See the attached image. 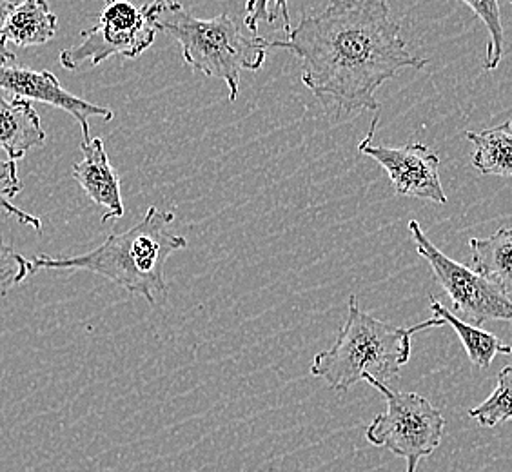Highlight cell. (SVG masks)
I'll return each mask as SVG.
<instances>
[{
  "label": "cell",
  "instance_id": "obj_1",
  "mask_svg": "<svg viewBox=\"0 0 512 472\" xmlns=\"http://www.w3.org/2000/svg\"><path fill=\"white\" fill-rule=\"evenodd\" d=\"M300 60L302 82L336 118L380 109L376 91L402 69H422L385 0H329L300 20L286 40L269 42Z\"/></svg>",
  "mask_w": 512,
  "mask_h": 472
},
{
  "label": "cell",
  "instance_id": "obj_2",
  "mask_svg": "<svg viewBox=\"0 0 512 472\" xmlns=\"http://www.w3.org/2000/svg\"><path fill=\"white\" fill-rule=\"evenodd\" d=\"M175 215L151 206L137 226L126 233L111 235L102 246L86 255L51 258L37 255L31 264L39 269H79L108 278L109 282L126 289L129 295L146 298L155 305V295L168 291L164 267L175 251L186 249L188 240L173 235L169 226Z\"/></svg>",
  "mask_w": 512,
  "mask_h": 472
},
{
  "label": "cell",
  "instance_id": "obj_3",
  "mask_svg": "<svg viewBox=\"0 0 512 472\" xmlns=\"http://www.w3.org/2000/svg\"><path fill=\"white\" fill-rule=\"evenodd\" d=\"M445 322L433 316L411 327H394L360 309L349 296V311L335 345L315 356L311 374L335 391H349L358 382L389 385L411 358V338Z\"/></svg>",
  "mask_w": 512,
  "mask_h": 472
},
{
  "label": "cell",
  "instance_id": "obj_4",
  "mask_svg": "<svg viewBox=\"0 0 512 472\" xmlns=\"http://www.w3.org/2000/svg\"><path fill=\"white\" fill-rule=\"evenodd\" d=\"M155 28L177 40L189 66L209 79L224 80L229 100L235 102L242 71H258L266 62L269 40L246 35L242 24L222 13L215 19H197L175 0H149Z\"/></svg>",
  "mask_w": 512,
  "mask_h": 472
},
{
  "label": "cell",
  "instance_id": "obj_5",
  "mask_svg": "<svg viewBox=\"0 0 512 472\" xmlns=\"http://www.w3.org/2000/svg\"><path fill=\"white\" fill-rule=\"evenodd\" d=\"M373 387L384 394L387 411L369 423L365 438L375 447H385L404 458L405 472H416L420 460L431 456L442 443L444 414L422 394L396 393L384 384Z\"/></svg>",
  "mask_w": 512,
  "mask_h": 472
},
{
  "label": "cell",
  "instance_id": "obj_6",
  "mask_svg": "<svg viewBox=\"0 0 512 472\" xmlns=\"http://www.w3.org/2000/svg\"><path fill=\"white\" fill-rule=\"evenodd\" d=\"M80 37L79 46L60 53V64L66 69L99 66L115 55L137 59L157 39L151 4L148 0L138 8L128 0H113L100 13L99 22Z\"/></svg>",
  "mask_w": 512,
  "mask_h": 472
},
{
  "label": "cell",
  "instance_id": "obj_7",
  "mask_svg": "<svg viewBox=\"0 0 512 472\" xmlns=\"http://www.w3.org/2000/svg\"><path fill=\"white\" fill-rule=\"evenodd\" d=\"M409 231L418 255L433 269L438 284L451 298L454 313L460 320L474 327H482L487 320L512 322V302L498 287L471 267L462 266L444 255L427 238L416 220L409 222Z\"/></svg>",
  "mask_w": 512,
  "mask_h": 472
},
{
  "label": "cell",
  "instance_id": "obj_8",
  "mask_svg": "<svg viewBox=\"0 0 512 472\" xmlns=\"http://www.w3.org/2000/svg\"><path fill=\"white\" fill-rule=\"evenodd\" d=\"M378 117L358 146V153L378 162L393 184L396 195L420 198L436 204H445L444 187L440 180V157L424 144H405L402 148L373 146Z\"/></svg>",
  "mask_w": 512,
  "mask_h": 472
},
{
  "label": "cell",
  "instance_id": "obj_9",
  "mask_svg": "<svg viewBox=\"0 0 512 472\" xmlns=\"http://www.w3.org/2000/svg\"><path fill=\"white\" fill-rule=\"evenodd\" d=\"M0 89L11 99L37 100L62 109L75 118L82 128L84 142H89V118L100 117L106 122L113 120L111 108L95 106L88 100L79 99L60 86L59 79L51 71H33L22 66H0Z\"/></svg>",
  "mask_w": 512,
  "mask_h": 472
},
{
  "label": "cell",
  "instance_id": "obj_10",
  "mask_svg": "<svg viewBox=\"0 0 512 472\" xmlns=\"http://www.w3.org/2000/svg\"><path fill=\"white\" fill-rule=\"evenodd\" d=\"M80 149L84 158L73 166V178L79 182L84 193L104 209L102 222L124 217L120 178L109 162L102 138L82 142Z\"/></svg>",
  "mask_w": 512,
  "mask_h": 472
},
{
  "label": "cell",
  "instance_id": "obj_11",
  "mask_svg": "<svg viewBox=\"0 0 512 472\" xmlns=\"http://www.w3.org/2000/svg\"><path fill=\"white\" fill-rule=\"evenodd\" d=\"M46 144V131L30 100L8 99L0 93V151L10 160L26 157L30 149Z\"/></svg>",
  "mask_w": 512,
  "mask_h": 472
},
{
  "label": "cell",
  "instance_id": "obj_12",
  "mask_svg": "<svg viewBox=\"0 0 512 472\" xmlns=\"http://www.w3.org/2000/svg\"><path fill=\"white\" fill-rule=\"evenodd\" d=\"M469 247L474 271L512 302V227H502L489 238H471Z\"/></svg>",
  "mask_w": 512,
  "mask_h": 472
},
{
  "label": "cell",
  "instance_id": "obj_13",
  "mask_svg": "<svg viewBox=\"0 0 512 472\" xmlns=\"http://www.w3.org/2000/svg\"><path fill=\"white\" fill-rule=\"evenodd\" d=\"M57 26V15L51 13L46 0H26L11 11L0 33L6 42L19 48H30L50 42L57 33Z\"/></svg>",
  "mask_w": 512,
  "mask_h": 472
},
{
  "label": "cell",
  "instance_id": "obj_14",
  "mask_svg": "<svg viewBox=\"0 0 512 472\" xmlns=\"http://www.w3.org/2000/svg\"><path fill=\"white\" fill-rule=\"evenodd\" d=\"M465 138L474 146V168L482 175L512 180V120L480 133L465 131Z\"/></svg>",
  "mask_w": 512,
  "mask_h": 472
},
{
  "label": "cell",
  "instance_id": "obj_15",
  "mask_svg": "<svg viewBox=\"0 0 512 472\" xmlns=\"http://www.w3.org/2000/svg\"><path fill=\"white\" fill-rule=\"evenodd\" d=\"M431 311H433V316L442 318L445 324L453 327L454 333L460 338L471 364L476 369H482V371L489 369L498 354H512L511 345L503 344L502 340L498 336H494L493 333H487L480 327L463 322L434 298H431Z\"/></svg>",
  "mask_w": 512,
  "mask_h": 472
},
{
  "label": "cell",
  "instance_id": "obj_16",
  "mask_svg": "<svg viewBox=\"0 0 512 472\" xmlns=\"http://www.w3.org/2000/svg\"><path fill=\"white\" fill-rule=\"evenodd\" d=\"M471 418L483 427H498L500 423L512 420V365L503 367L498 373V385L493 394L469 411Z\"/></svg>",
  "mask_w": 512,
  "mask_h": 472
},
{
  "label": "cell",
  "instance_id": "obj_17",
  "mask_svg": "<svg viewBox=\"0 0 512 472\" xmlns=\"http://www.w3.org/2000/svg\"><path fill=\"white\" fill-rule=\"evenodd\" d=\"M474 11L476 17L482 19L483 24L489 30V44H487V59L485 69H496L503 57V24L498 0H462Z\"/></svg>",
  "mask_w": 512,
  "mask_h": 472
},
{
  "label": "cell",
  "instance_id": "obj_18",
  "mask_svg": "<svg viewBox=\"0 0 512 472\" xmlns=\"http://www.w3.org/2000/svg\"><path fill=\"white\" fill-rule=\"evenodd\" d=\"M22 187L24 186H22L19 173H17V162L15 160H0V211L17 218L20 224L31 226L40 233L42 231L40 218L22 211L11 202L22 191Z\"/></svg>",
  "mask_w": 512,
  "mask_h": 472
},
{
  "label": "cell",
  "instance_id": "obj_19",
  "mask_svg": "<svg viewBox=\"0 0 512 472\" xmlns=\"http://www.w3.org/2000/svg\"><path fill=\"white\" fill-rule=\"evenodd\" d=\"M31 273H35L31 260L19 255L0 236V296L8 295L13 287L22 284Z\"/></svg>",
  "mask_w": 512,
  "mask_h": 472
},
{
  "label": "cell",
  "instance_id": "obj_20",
  "mask_svg": "<svg viewBox=\"0 0 512 472\" xmlns=\"http://www.w3.org/2000/svg\"><path fill=\"white\" fill-rule=\"evenodd\" d=\"M247 15L244 19V26L251 31L253 35H258V24L267 22L269 26L275 24L278 19V13L284 20V30L286 33L293 30L291 28V17H289V0H247Z\"/></svg>",
  "mask_w": 512,
  "mask_h": 472
},
{
  "label": "cell",
  "instance_id": "obj_21",
  "mask_svg": "<svg viewBox=\"0 0 512 472\" xmlns=\"http://www.w3.org/2000/svg\"><path fill=\"white\" fill-rule=\"evenodd\" d=\"M26 0H0V28L4 26V20L8 19L11 11L19 8Z\"/></svg>",
  "mask_w": 512,
  "mask_h": 472
},
{
  "label": "cell",
  "instance_id": "obj_22",
  "mask_svg": "<svg viewBox=\"0 0 512 472\" xmlns=\"http://www.w3.org/2000/svg\"><path fill=\"white\" fill-rule=\"evenodd\" d=\"M6 44H8V42L4 40L2 33H0V66H11V64L15 62V55L8 50Z\"/></svg>",
  "mask_w": 512,
  "mask_h": 472
},
{
  "label": "cell",
  "instance_id": "obj_23",
  "mask_svg": "<svg viewBox=\"0 0 512 472\" xmlns=\"http://www.w3.org/2000/svg\"><path fill=\"white\" fill-rule=\"evenodd\" d=\"M104 2H106V4H109V2H113V0H104Z\"/></svg>",
  "mask_w": 512,
  "mask_h": 472
},
{
  "label": "cell",
  "instance_id": "obj_24",
  "mask_svg": "<svg viewBox=\"0 0 512 472\" xmlns=\"http://www.w3.org/2000/svg\"><path fill=\"white\" fill-rule=\"evenodd\" d=\"M511 4H512V0H511Z\"/></svg>",
  "mask_w": 512,
  "mask_h": 472
}]
</instances>
